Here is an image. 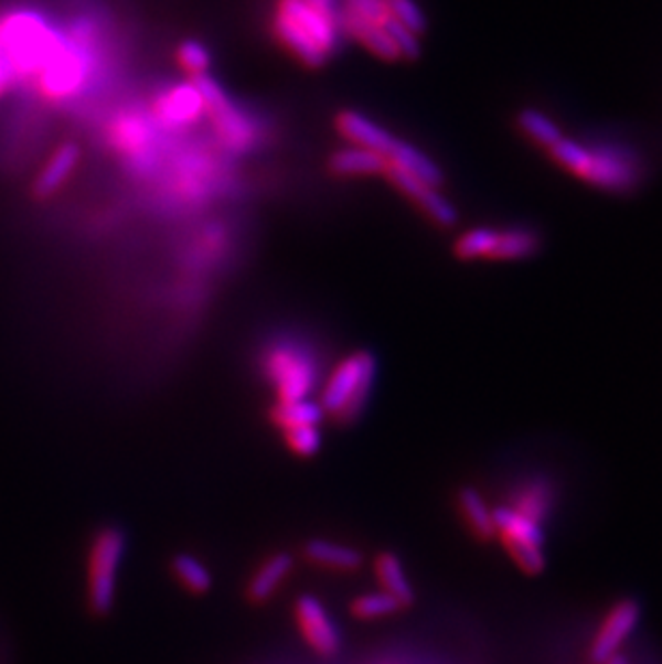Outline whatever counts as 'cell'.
<instances>
[{
	"label": "cell",
	"mask_w": 662,
	"mask_h": 664,
	"mask_svg": "<svg viewBox=\"0 0 662 664\" xmlns=\"http://www.w3.org/2000/svg\"><path fill=\"white\" fill-rule=\"evenodd\" d=\"M548 153L559 167L607 192H628L641 179L637 156L621 147H585L573 138H559Z\"/></svg>",
	"instance_id": "6da1fadb"
},
{
	"label": "cell",
	"mask_w": 662,
	"mask_h": 664,
	"mask_svg": "<svg viewBox=\"0 0 662 664\" xmlns=\"http://www.w3.org/2000/svg\"><path fill=\"white\" fill-rule=\"evenodd\" d=\"M376 376V357L369 351H357L342 360L321 396V407L338 421H353L362 414Z\"/></svg>",
	"instance_id": "7a4b0ae2"
},
{
	"label": "cell",
	"mask_w": 662,
	"mask_h": 664,
	"mask_svg": "<svg viewBox=\"0 0 662 664\" xmlns=\"http://www.w3.org/2000/svg\"><path fill=\"white\" fill-rule=\"evenodd\" d=\"M124 555L125 534L119 527H106L95 536L88 555V604L97 615L113 611Z\"/></svg>",
	"instance_id": "3957f363"
},
{
	"label": "cell",
	"mask_w": 662,
	"mask_h": 664,
	"mask_svg": "<svg viewBox=\"0 0 662 664\" xmlns=\"http://www.w3.org/2000/svg\"><path fill=\"white\" fill-rule=\"evenodd\" d=\"M496 536L514 564L525 575H540L546 568L544 557V532L540 523L516 512L512 505H501L493 510Z\"/></svg>",
	"instance_id": "277c9868"
},
{
	"label": "cell",
	"mask_w": 662,
	"mask_h": 664,
	"mask_svg": "<svg viewBox=\"0 0 662 664\" xmlns=\"http://www.w3.org/2000/svg\"><path fill=\"white\" fill-rule=\"evenodd\" d=\"M641 620V607L637 600H620L609 609L596 636L589 645V661L594 664H605L620 654L621 645L630 639L634 628Z\"/></svg>",
	"instance_id": "5b68a950"
},
{
	"label": "cell",
	"mask_w": 662,
	"mask_h": 664,
	"mask_svg": "<svg viewBox=\"0 0 662 664\" xmlns=\"http://www.w3.org/2000/svg\"><path fill=\"white\" fill-rule=\"evenodd\" d=\"M267 373L271 376L280 403L303 400L314 383L312 362L295 349H278L267 362Z\"/></svg>",
	"instance_id": "8992f818"
},
{
	"label": "cell",
	"mask_w": 662,
	"mask_h": 664,
	"mask_svg": "<svg viewBox=\"0 0 662 664\" xmlns=\"http://www.w3.org/2000/svg\"><path fill=\"white\" fill-rule=\"evenodd\" d=\"M295 620L308 645L321 656H333L340 650V630L319 598L310 593L299 596L295 602Z\"/></svg>",
	"instance_id": "52a82bcc"
},
{
	"label": "cell",
	"mask_w": 662,
	"mask_h": 664,
	"mask_svg": "<svg viewBox=\"0 0 662 664\" xmlns=\"http://www.w3.org/2000/svg\"><path fill=\"white\" fill-rule=\"evenodd\" d=\"M192 86L199 90L203 106L207 108L209 115L213 117V124L217 125V129L228 140V144L244 147L249 138L248 125L244 124V119L239 117L235 106L228 101V97L224 95L220 84L207 74H203V76H194Z\"/></svg>",
	"instance_id": "ba28073f"
},
{
	"label": "cell",
	"mask_w": 662,
	"mask_h": 664,
	"mask_svg": "<svg viewBox=\"0 0 662 664\" xmlns=\"http://www.w3.org/2000/svg\"><path fill=\"white\" fill-rule=\"evenodd\" d=\"M385 176L405 194L414 201L417 207L421 208L430 219H435L439 226H455L458 222V211L455 205L439 194L437 188H430L426 183H421L419 179H415L414 174H409L407 170L396 167L389 162V167L385 170Z\"/></svg>",
	"instance_id": "9c48e42d"
},
{
	"label": "cell",
	"mask_w": 662,
	"mask_h": 664,
	"mask_svg": "<svg viewBox=\"0 0 662 664\" xmlns=\"http://www.w3.org/2000/svg\"><path fill=\"white\" fill-rule=\"evenodd\" d=\"M278 15L306 33L325 54L333 50L335 33L323 0H280Z\"/></svg>",
	"instance_id": "30bf717a"
},
{
	"label": "cell",
	"mask_w": 662,
	"mask_h": 664,
	"mask_svg": "<svg viewBox=\"0 0 662 664\" xmlns=\"http://www.w3.org/2000/svg\"><path fill=\"white\" fill-rule=\"evenodd\" d=\"M335 127L355 147L371 149L374 153H381L385 158L392 153V149L396 144V138L387 129H383L381 125L374 124L369 117H364L355 110H342L335 119Z\"/></svg>",
	"instance_id": "8fae6325"
},
{
	"label": "cell",
	"mask_w": 662,
	"mask_h": 664,
	"mask_svg": "<svg viewBox=\"0 0 662 664\" xmlns=\"http://www.w3.org/2000/svg\"><path fill=\"white\" fill-rule=\"evenodd\" d=\"M78 160H81V149L74 142L61 144L35 181V196L50 199L54 192H58L61 185L72 176V172L78 167Z\"/></svg>",
	"instance_id": "7c38bea8"
},
{
	"label": "cell",
	"mask_w": 662,
	"mask_h": 664,
	"mask_svg": "<svg viewBox=\"0 0 662 664\" xmlns=\"http://www.w3.org/2000/svg\"><path fill=\"white\" fill-rule=\"evenodd\" d=\"M295 561L290 553H276L271 557H267L260 568L254 572V577L248 582V598L252 602L260 604L267 602L276 589L285 582L292 570Z\"/></svg>",
	"instance_id": "4fadbf2b"
},
{
	"label": "cell",
	"mask_w": 662,
	"mask_h": 664,
	"mask_svg": "<svg viewBox=\"0 0 662 664\" xmlns=\"http://www.w3.org/2000/svg\"><path fill=\"white\" fill-rule=\"evenodd\" d=\"M374 575L381 582V591L389 593L403 609L412 607L415 600L414 587L403 568V561L394 553H381L374 559Z\"/></svg>",
	"instance_id": "5bb4252c"
},
{
	"label": "cell",
	"mask_w": 662,
	"mask_h": 664,
	"mask_svg": "<svg viewBox=\"0 0 662 664\" xmlns=\"http://www.w3.org/2000/svg\"><path fill=\"white\" fill-rule=\"evenodd\" d=\"M303 557L317 566L342 570V572H351L362 566V553L357 548L340 542L321 540V538L306 542Z\"/></svg>",
	"instance_id": "9a60e30c"
},
{
	"label": "cell",
	"mask_w": 662,
	"mask_h": 664,
	"mask_svg": "<svg viewBox=\"0 0 662 664\" xmlns=\"http://www.w3.org/2000/svg\"><path fill=\"white\" fill-rule=\"evenodd\" d=\"M389 160L371 149L351 147L340 149L331 156L330 170L340 176H371V174H385Z\"/></svg>",
	"instance_id": "2e32d148"
},
{
	"label": "cell",
	"mask_w": 662,
	"mask_h": 664,
	"mask_svg": "<svg viewBox=\"0 0 662 664\" xmlns=\"http://www.w3.org/2000/svg\"><path fill=\"white\" fill-rule=\"evenodd\" d=\"M458 510L471 529V534L478 540H493L496 536L495 521H493V510L482 497L480 491L467 486L458 493Z\"/></svg>",
	"instance_id": "e0dca14e"
},
{
	"label": "cell",
	"mask_w": 662,
	"mask_h": 664,
	"mask_svg": "<svg viewBox=\"0 0 662 664\" xmlns=\"http://www.w3.org/2000/svg\"><path fill=\"white\" fill-rule=\"evenodd\" d=\"M387 160L392 164L407 170L409 174H414L415 179H419L421 183H426L430 188H441L446 181L441 168L437 167L430 158H426L419 149H415L409 142H403L398 138H396L392 153L387 156Z\"/></svg>",
	"instance_id": "ac0fdd59"
},
{
	"label": "cell",
	"mask_w": 662,
	"mask_h": 664,
	"mask_svg": "<svg viewBox=\"0 0 662 664\" xmlns=\"http://www.w3.org/2000/svg\"><path fill=\"white\" fill-rule=\"evenodd\" d=\"M276 33H278L280 42L285 43L290 52L308 67H321L328 61V54L282 15H276Z\"/></svg>",
	"instance_id": "d6986e66"
},
{
	"label": "cell",
	"mask_w": 662,
	"mask_h": 664,
	"mask_svg": "<svg viewBox=\"0 0 662 664\" xmlns=\"http://www.w3.org/2000/svg\"><path fill=\"white\" fill-rule=\"evenodd\" d=\"M344 24H346L349 33H351L357 42L364 43L371 52H374L376 56H381L383 61H398V58H401L398 47L389 40V35L383 31V26L371 24V22L360 20V18H353V15H349V13H346V18H344Z\"/></svg>",
	"instance_id": "ffe728a7"
},
{
	"label": "cell",
	"mask_w": 662,
	"mask_h": 664,
	"mask_svg": "<svg viewBox=\"0 0 662 664\" xmlns=\"http://www.w3.org/2000/svg\"><path fill=\"white\" fill-rule=\"evenodd\" d=\"M203 108V99L194 86L177 88L160 101V115L168 124L194 121Z\"/></svg>",
	"instance_id": "44dd1931"
},
{
	"label": "cell",
	"mask_w": 662,
	"mask_h": 664,
	"mask_svg": "<svg viewBox=\"0 0 662 664\" xmlns=\"http://www.w3.org/2000/svg\"><path fill=\"white\" fill-rule=\"evenodd\" d=\"M540 249V235L530 228H508L499 233L493 258L495 260H521L530 258Z\"/></svg>",
	"instance_id": "7402d4cb"
},
{
	"label": "cell",
	"mask_w": 662,
	"mask_h": 664,
	"mask_svg": "<svg viewBox=\"0 0 662 664\" xmlns=\"http://www.w3.org/2000/svg\"><path fill=\"white\" fill-rule=\"evenodd\" d=\"M325 416L323 407L310 400H292V403H278L271 409V419L278 428L289 430L297 426H319Z\"/></svg>",
	"instance_id": "603a6c76"
},
{
	"label": "cell",
	"mask_w": 662,
	"mask_h": 664,
	"mask_svg": "<svg viewBox=\"0 0 662 664\" xmlns=\"http://www.w3.org/2000/svg\"><path fill=\"white\" fill-rule=\"evenodd\" d=\"M499 231L480 226L471 228L465 235L458 237L455 251L460 260H478V258H493L495 251Z\"/></svg>",
	"instance_id": "cb8c5ba5"
},
{
	"label": "cell",
	"mask_w": 662,
	"mask_h": 664,
	"mask_svg": "<svg viewBox=\"0 0 662 664\" xmlns=\"http://www.w3.org/2000/svg\"><path fill=\"white\" fill-rule=\"evenodd\" d=\"M516 124H519L525 136H530L534 142H538L546 149H551L559 138H564L562 129L536 108L521 110L519 117H516Z\"/></svg>",
	"instance_id": "d4e9b609"
},
{
	"label": "cell",
	"mask_w": 662,
	"mask_h": 664,
	"mask_svg": "<svg viewBox=\"0 0 662 664\" xmlns=\"http://www.w3.org/2000/svg\"><path fill=\"white\" fill-rule=\"evenodd\" d=\"M172 572L177 575L179 581L183 582L185 589L194 593H207L213 585L211 572L205 568V564L188 553H181L172 559Z\"/></svg>",
	"instance_id": "484cf974"
},
{
	"label": "cell",
	"mask_w": 662,
	"mask_h": 664,
	"mask_svg": "<svg viewBox=\"0 0 662 664\" xmlns=\"http://www.w3.org/2000/svg\"><path fill=\"white\" fill-rule=\"evenodd\" d=\"M403 607L385 591H371L364 596H357L351 604V611L357 620H378V618H389L398 613Z\"/></svg>",
	"instance_id": "4316f807"
},
{
	"label": "cell",
	"mask_w": 662,
	"mask_h": 664,
	"mask_svg": "<svg viewBox=\"0 0 662 664\" xmlns=\"http://www.w3.org/2000/svg\"><path fill=\"white\" fill-rule=\"evenodd\" d=\"M516 512L525 514L527 518L542 523L546 518V512L551 507V493H548V486L542 484V482H534V484H527L519 491L516 501L512 505Z\"/></svg>",
	"instance_id": "83f0119b"
},
{
	"label": "cell",
	"mask_w": 662,
	"mask_h": 664,
	"mask_svg": "<svg viewBox=\"0 0 662 664\" xmlns=\"http://www.w3.org/2000/svg\"><path fill=\"white\" fill-rule=\"evenodd\" d=\"M285 441H287L290 452H295L297 457L301 458L314 457L323 446L319 426L289 428V430H285Z\"/></svg>",
	"instance_id": "f1b7e54d"
},
{
	"label": "cell",
	"mask_w": 662,
	"mask_h": 664,
	"mask_svg": "<svg viewBox=\"0 0 662 664\" xmlns=\"http://www.w3.org/2000/svg\"><path fill=\"white\" fill-rule=\"evenodd\" d=\"M389 15L401 22L405 29H409L414 35H424L428 29L426 15L421 11V7L415 0H385Z\"/></svg>",
	"instance_id": "f546056e"
},
{
	"label": "cell",
	"mask_w": 662,
	"mask_h": 664,
	"mask_svg": "<svg viewBox=\"0 0 662 664\" xmlns=\"http://www.w3.org/2000/svg\"><path fill=\"white\" fill-rule=\"evenodd\" d=\"M177 58H179L181 67L185 72H190L192 76L207 74L209 65H211V56H209L207 47L203 43L194 42V40L183 42L179 45Z\"/></svg>",
	"instance_id": "4dcf8cb0"
},
{
	"label": "cell",
	"mask_w": 662,
	"mask_h": 664,
	"mask_svg": "<svg viewBox=\"0 0 662 664\" xmlns=\"http://www.w3.org/2000/svg\"><path fill=\"white\" fill-rule=\"evenodd\" d=\"M383 31L389 35V40L394 42V45L398 47L401 52V58H409L415 61L419 56V42H417V35H414L409 29H405L401 22H396L392 15H387L383 20Z\"/></svg>",
	"instance_id": "1f68e13d"
},
{
	"label": "cell",
	"mask_w": 662,
	"mask_h": 664,
	"mask_svg": "<svg viewBox=\"0 0 662 664\" xmlns=\"http://www.w3.org/2000/svg\"><path fill=\"white\" fill-rule=\"evenodd\" d=\"M346 13L378 26L389 15L385 0H346Z\"/></svg>",
	"instance_id": "d6a6232c"
},
{
	"label": "cell",
	"mask_w": 662,
	"mask_h": 664,
	"mask_svg": "<svg viewBox=\"0 0 662 664\" xmlns=\"http://www.w3.org/2000/svg\"><path fill=\"white\" fill-rule=\"evenodd\" d=\"M9 78H11V67H9V63H7V56H4L2 43H0V93L7 88Z\"/></svg>",
	"instance_id": "836d02e7"
},
{
	"label": "cell",
	"mask_w": 662,
	"mask_h": 664,
	"mask_svg": "<svg viewBox=\"0 0 662 664\" xmlns=\"http://www.w3.org/2000/svg\"><path fill=\"white\" fill-rule=\"evenodd\" d=\"M605 664H628V661H626L621 654H618V656H613L611 661H607Z\"/></svg>",
	"instance_id": "e575fe53"
}]
</instances>
